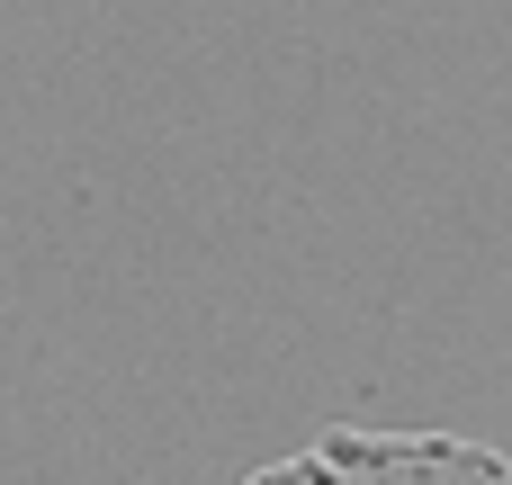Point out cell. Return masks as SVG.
<instances>
[{
	"instance_id": "6da1fadb",
	"label": "cell",
	"mask_w": 512,
	"mask_h": 485,
	"mask_svg": "<svg viewBox=\"0 0 512 485\" xmlns=\"http://www.w3.org/2000/svg\"><path fill=\"white\" fill-rule=\"evenodd\" d=\"M243 485H512V459L459 432H369V423H333L315 441H297L288 459L252 468Z\"/></svg>"
}]
</instances>
